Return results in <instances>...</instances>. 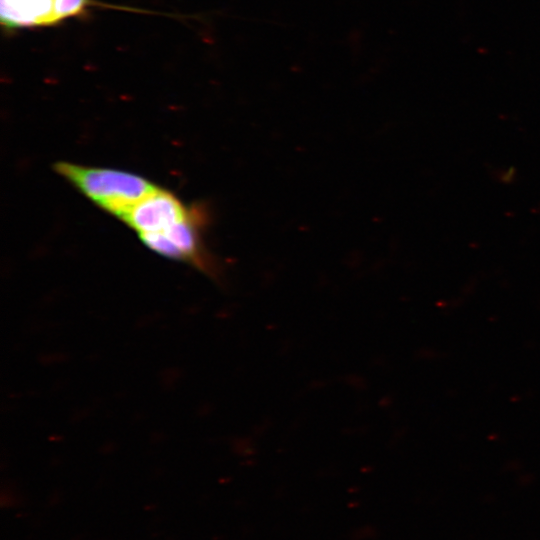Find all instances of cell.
Instances as JSON below:
<instances>
[{
	"instance_id": "5b68a950",
	"label": "cell",
	"mask_w": 540,
	"mask_h": 540,
	"mask_svg": "<svg viewBox=\"0 0 540 540\" xmlns=\"http://www.w3.org/2000/svg\"><path fill=\"white\" fill-rule=\"evenodd\" d=\"M55 20L78 14L86 5L87 0H53Z\"/></svg>"
},
{
	"instance_id": "277c9868",
	"label": "cell",
	"mask_w": 540,
	"mask_h": 540,
	"mask_svg": "<svg viewBox=\"0 0 540 540\" xmlns=\"http://www.w3.org/2000/svg\"><path fill=\"white\" fill-rule=\"evenodd\" d=\"M1 21L7 27L54 23V1L1 0Z\"/></svg>"
},
{
	"instance_id": "7a4b0ae2",
	"label": "cell",
	"mask_w": 540,
	"mask_h": 540,
	"mask_svg": "<svg viewBox=\"0 0 540 540\" xmlns=\"http://www.w3.org/2000/svg\"><path fill=\"white\" fill-rule=\"evenodd\" d=\"M204 216L200 209L193 210L188 218L170 228L139 237L147 247L163 256L187 261L210 275L216 274L200 242L199 227L203 224Z\"/></svg>"
},
{
	"instance_id": "3957f363",
	"label": "cell",
	"mask_w": 540,
	"mask_h": 540,
	"mask_svg": "<svg viewBox=\"0 0 540 540\" xmlns=\"http://www.w3.org/2000/svg\"><path fill=\"white\" fill-rule=\"evenodd\" d=\"M187 209L175 195L158 187L140 200L121 220L139 235L159 233L188 218Z\"/></svg>"
},
{
	"instance_id": "6da1fadb",
	"label": "cell",
	"mask_w": 540,
	"mask_h": 540,
	"mask_svg": "<svg viewBox=\"0 0 540 540\" xmlns=\"http://www.w3.org/2000/svg\"><path fill=\"white\" fill-rule=\"evenodd\" d=\"M55 170L96 205L122 217L157 186L124 171L59 162Z\"/></svg>"
}]
</instances>
